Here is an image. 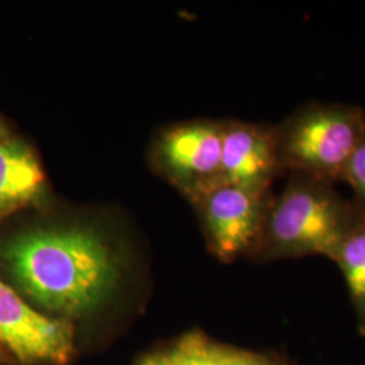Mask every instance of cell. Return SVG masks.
I'll list each match as a JSON object with an SVG mask.
<instances>
[{"label": "cell", "instance_id": "7c38bea8", "mask_svg": "<svg viewBox=\"0 0 365 365\" xmlns=\"http://www.w3.org/2000/svg\"><path fill=\"white\" fill-rule=\"evenodd\" d=\"M10 137H13V135H10L7 128H6V126L3 125V122L0 120V144H3L4 141H7Z\"/></svg>", "mask_w": 365, "mask_h": 365}, {"label": "cell", "instance_id": "8fae6325", "mask_svg": "<svg viewBox=\"0 0 365 365\" xmlns=\"http://www.w3.org/2000/svg\"><path fill=\"white\" fill-rule=\"evenodd\" d=\"M342 182H348L354 192L353 203L365 217V135L345 168Z\"/></svg>", "mask_w": 365, "mask_h": 365}, {"label": "cell", "instance_id": "6da1fadb", "mask_svg": "<svg viewBox=\"0 0 365 365\" xmlns=\"http://www.w3.org/2000/svg\"><path fill=\"white\" fill-rule=\"evenodd\" d=\"M0 259L25 295L66 317L91 313L119 279L115 253L102 235L84 226H45L14 235Z\"/></svg>", "mask_w": 365, "mask_h": 365}, {"label": "cell", "instance_id": "52a82bcc", "mask_svg": "<svg viewBox=\"0 0 365 365\" xmlns=\"http://www.w3.org/2000/svg\"><path fill=\"white\" fill-rule=\"evenodd\" d=\"M280 175L274 125L223 120L220 182L269 192Z\"/></svg>", "mask_w": 365, "mask_h": 365}, {"label": "cell", "instance_id": "30bf717a", "mask_svg": "<svg viewBox=\"0 0 365 365\" xmlns=\"http://www.w3.org/2000/svg\"><path fill=\"white\" fill-rule=\"evenodd\" d=\"M356 307L365 314V217L354 225L334 257Z\"/></svg>", "mask_w": 365, "mask_h": 365}, {"label": "cell", "instance_id": "4fadbf2b", "mask_svg": "<svg viewBox=\"0 0 365 365\" xmlns=\"http://www.w3.org/2000/svg\"><path fill=\"white\" fill-rule=\"evenodd\" d=\"M7 361H10V357H9L7 352L0 346V364H4Z\"/></svg>", "mask_w": 365, "mask_h": 365}, {"label": "cell", "instance_id": "7a4b0ae2", "mask_svg": "<svg viewBox=\"0 0 365 365\" xmlns=\"http://www.w3.org/2000/svg\"><path fill=\"white\" fill-rule=\"evenodd\" d=\"M360 218L353 200L339 195L334 184L288 175L282 194L272 196L259 248L276 257L322 255L334 260Z\"/></svg>", "mask_w": 365, "mask_h": 365}, {"label": "cell", "instance_id": "8992f818", "mask_svg": "<svg viewBox=\"0 0 365 365\" xmlns=\"http://www.w3.org/2000/svg\"><path fill=\"white\" fill-rule=\"evenodd\" d=\"M0 346L25 365H64L73 351L71 327L29 306L0 280Z\"/></svg>", "mask_w": 365, "mask_h": 365}, {"label": "cell", "instance_id": "5b68a950", "mask_svg": "<svg viewBox=\"0 0 365 365\" xmlns=\"http://www.w3.org/2000/svg\"><path fill=\"white\" fill-rule=\"evenodd\" d=\"M223 122L194 120L170 128L156 146L158 167L190 199L220 182Z\"/></svg>", "mask_w": 365, "mask_h": 365}, {"label": "cell", "instance_id": "3957f363", "mask_svg": "<svg viewBox=\"0 0 365 365\" xmlns=\"http://www.w3.org/2000/svg\"><path fill=\"white\" fill-rule=\"evenodd\" d=\"M283 173L342 182L345 168L365 135L359 106L310 102L274 125Z\"/></svg>", "mask_w": 365, "mask_h": 365}, {"label": "cell", "instance_id": "ba28073f", "mask_svg": "<svg viewBox=\"0 0 365 365\" xmlns=\"http://www.w3.org/2000/svg\"><path fill=\"white\" fill-rule=\"evenodd\" d=\"M45 190L46 176L34 149L15 137L0 144V222L37 203Z\"/></svg>", "mask_w": 365, "mask_h": 365}, {"label": "cell", "instance_id": "9c48e42d", "mask_svg": "<svg viewBox=\"0 0 365 365\" xmlns=\"http://www.w3.org/2000/svg\"><path fill=\"white\" fill-rule=\"evenodd\" d=\"M140 365H268L200 339H187L165 351L146 357Z\"/></svg>", "mask_w": 365, "mask_h": 365}, {"label": "cell", "instance_id": "277c9868", "mask_svg": "<svg viewBox=\"0 0 365 365\" xmlns=\"http://www.w3.org/2000/svg\"><path fill=\"white\" fill-rule=\"evenodd\" d=\"M269 192L217 182L191 199L203 222L212 252L222 260H232L260 245Z\"/></svg>", "mask_w": 365, "mask_h": 365}]
</instances>
